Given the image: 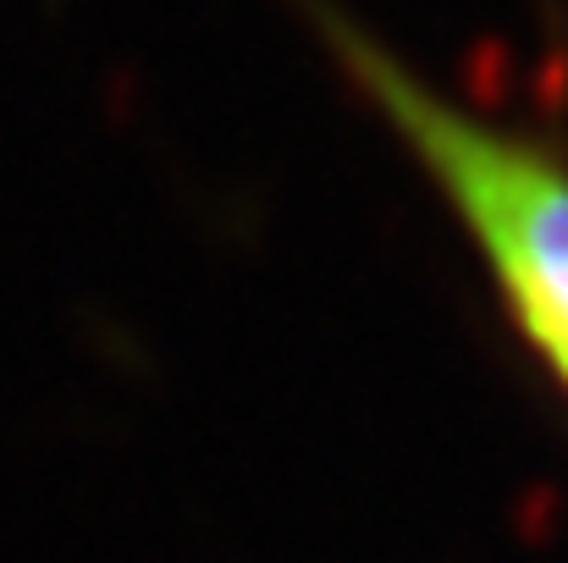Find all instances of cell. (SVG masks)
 <instances>
[{
    "label": "cell",
    "instance_id": "cell-1",
    "mask_svg": "<svg viewBox=\"0 0 568 563\" xmlns=\"http://www.w3.org/2000/svg\"><path fill=\"white\" fill-rule=\"evenodd\" d=\"M298 6L310 11L337 67L354 78V89L376 105L381 122L403 139V150L469 227L519 338L568 392V161L525 133L469 117L337 6Z\"/></svg>",
    "mask_w": 568,
    "mask_h": 563
}]
</instances>
